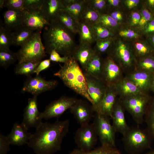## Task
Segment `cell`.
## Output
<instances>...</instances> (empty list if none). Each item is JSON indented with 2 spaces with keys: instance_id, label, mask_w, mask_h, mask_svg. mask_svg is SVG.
<instances>
[{
  "instance_id": "obj_34",
  "label": "cell",
  "mask_w": 154,
  "mask_h": 154,
  "mask_svg": "<svg viewBox=\"0 0 154 154\" xmlns=\"http://www.w3.org/2000/svg\"><path fill=\"white\" fill-rule=\"evenodd\" d=\"M100 14L89 5L86 0V4L82 13L81 20L93 25L98 22Z\"/></svg>"
},
{
  "instance_id": "obj_24",
  "label": "cell",
  "mask_w": 154,
  "mask_h": 154,
  "mask_svg": "<svg viewBox=\"0 0 154 154\" xmlns=\"http://www.w3.org/2000/svg\"><path fill=\"white\" fill-rule=\"evenodd\" d=\"M79 43L92 45L96 41V36L92 25L80 21L78 24Z\"/></svg>"
},
{
  "instance_id": "obj_8",
  "label": "cell",
  "mask_w": 154,
  "mask_h": 154,
  "mask_svg": "<svg viewBox=\"0 0 154 154\" xmlns=\"http://www.w3.org/2000/svg\"><path fill=\"white\" fill-rule=\"evenodd\" d=\"M92 123L102 145L116 147L115 133L110 117L96 113Z\"/></svg>"
},
{
  "instance_id": "obj_54",
  "label": "cell",
  "mask_w": 154,
  "mask_h": 154,
  "mask_svg": "<svg viewBox=\"0 0 154 154\" xmlns=\"http://www.w3.org/2000/svg\"><path fill=\"white\" fill-rule=\"evenodd\" d=\"M144 2L147 9L153 14L154 12V0H144Z\"/></svg>"
},
{
  "instance_id": "obj_40",
  "label": "cell",
  "mask_w": 154,
  "mask_h": 154,
  "mask_svg": "<svg viewBox=\"0 0 154 154\" xmlns=\"http://www.w3.org/2000/svg\"><path fill=\"white\" fill-rule=\"evenodd\" d=\"M96 36V41L116 36L114 32L97 23L92 25Z\"/></svg>"
},
{
  "instance_id": "obj_17",
  "label": "cell",
  "mask_w": 154,
  "mask_h": 154,
  "mask_svg": "<svg viewBox=\"0 0 154 154\" xmlns=\"http://www.w3.org/2000/svg\"><path fill=\"white\" fill-rule=\"evenodd\" d=\"M154 75L146 72L134 69L125 74V76L142 93L148 94L150 90Z\"/></svg>"
},
{
  "instance_id": "obj_28",
  "label": "cell",
  "mask_w": 154,
  "mask_h": 154,
  "mask_svg": "<svg viewBox=\"0 0 154 154\" xmlns=\"http://www.w3.org/2000/svg\"><path fill=\"white\" fill-rule=\"evenodd\" d=\"M103 60L101 56L95 53L84 70V72L97 78L101 79Z\"/></svg>"
},
{
  "instance_id": "obj_29",
  "label": "cell",
  "mask_w": 154,
  "mask_h": 154,
  "mask_svg": "<svg viewBox=\"0 0 154 154\" xmlns=\"http://www.w3.org/2000/svg\"><path fill=\"white\" fill-rule=\"evenodd\" d=\"M35 31L22 26L11 33L12 45L21 46L32 35Z\"/></svg>"
},
{
  "instance_id": "obj_45",
  "label": "cell",
  "mask_w": 154,
  "mask_h": 154,
  "mask_svg": "<svg viewBox=\"0 0 154 154\" xmlns=\"http://www.w3.org/2000/svg\"><path fill=\"white\" fill-rule=\"evenodd\" d=\"M89 5L100 14H107L106 0H87Z\"/></svg>"
},
{
  "instance_id": "obj_13",
  "label": "cell",
  "mask_w": 154,
  "mask_h": 154,
  "mask_svg": "<svg viewBox=\"0 0 154 154\" xmlns=\"http://www.w3.org/2000/svg\"><path fill=\"white\" fill-rule=\"evenodd\" d=\"M88 92L92 100L94 112L96 110L105 93L107 86L101 79L95 78L84 72Z\"/></svg>"
},
{
  "instance_id": "obj_12",
  "label": "cell",
  "mask_w": 154,
  "mask_h": 154,
  "mask_svg": "<svg viewBox=\"0 0 154 154\" xmlns=\"http://www.w3.org/2000/svg\"><path fill=\"white\" fill-rule=\"evenodd\" d=\"M120 66L112 58L107 56L103 58L101 79L107 86H114L125 76Z\"/></svg>"
},
{
  "instance_id": "obj_48",
  "label": "cell",
  "mask_w": 154,
  "mask_h": 154,
  "mask_svg": "<svg viewBox=\"0 0 154 154\" xmlns=\"http://www.w3.org/2000/svg\"><path fill=\"white\" fill-rule=\"evenodd\" d=\"M143 36L147 37L154 34V17L140 31Z\"/></svg>"
},
{
  "instance_id": "obj_15",
  "label": "cell",
  "mask_w": 154,
  "mask_h": 154,
  "mask_svg": "<svg viewBox=\"0 0 154 154\" xmlns=\"http://www.w3.org/2000/svg\"><path fill=\"white\" fill-rule=\"evenodd\" d=\"M40 114L38 108L37 96H33L28 99L21 123L28 129L31 127L36 128L42 122Z\"/></svg>"
},
{
  "instance_id": "obj_30",
  "label": "cell",
  "mask_w": 154,
  "mask_h": 154,
  "mask_svg": "<svg viewBox=\"0 0 154 154\" xmlns=\"http://www.w3.org/2000/svg\"><path fill=\"white\" fill-rule=\"evenodd\" d=\"M115 35L117 37L129 41L143 37L139 30L129 26L127 24L120 25Z\"/></svg>"
},
{
  "instance_id": "obj_31",
  "label": "cell",
  "mask_w": 154,
  "mask_h": 154,
  "mask_svg": "<svg viewBox=\"0 0 154 154\" xmlns=\"http://www.w3.org/2000/svg\"><path fill=\"white\" fill-rule=\"evenodd\" d=\"M55 20L59 22L74 35L78 33V23L67 12L61 9Z\"/></svg>"
},
{
  "instance_id": "obj_33",
  "label": "cell",
  "mask_w": 154,
  "mask_h": 154,
  "mask_svg": "<svg viewBox=\"0 0 154 154\" xmlns=\"http://www.w3.org/2000/svg\"><path fill=\"white\" fill-rule=\"evenodd\" d=\"M40 62H24L18 63L15 67V73L17 75L29 77L35 73V70Z\"/></svg>"
},
{
  "instance_id": "obj_25",
  "label": "cell",
  "mask_w": 154,
  "mask_h": 154,
  "mask_svg": "<svg viewBox=\"0 0 154 154\" xmlns=\"http://www.w3.org/2000/svg\"><path fill=\"white\" fill-rule=\"evenodd\" d=\"M114 86L118 97L119 98L142 93L135 85L125 76Z\"/></svg>"
},
{
  "instance_id": "obj_50",
  "label": "cell",
  "mask_w": 154,
  "mask_h": 154,
  "mask_svg": "<svg viewBox=\"0 0 154 154\" xmlns=\"http://www.w3.org/2000/svg\"><path fill=\"white\" fill-rule=\"evenodd\" d=\"M43 0H24L23 9H41Z\"/></svg>"
},
{
  "instance_id": "obj_57",
  "label": "cell",
  "mask_w": 154,
  "mask_h": 154,
  "mask_svg": "<svg viewBox=\"0 0 154 154\" xmlns=\"http://www.w3.org/2000/svg\"><path fill=\"white\" fill-rule=\"evenodd\" d=\"M5 1V0H0V9H2L4 7V5Z\"/></svg>"
},
{
  "instance_id": "obj_47",
  "label": "cell",
  "mask_w": 154,
  "mask_h": 154,
  "mask_svg": "<svg viewBox=\"0 0 154 154\" xmlns=\"http://www.w3.org/2000/svg\"><path fill=\"white\" fill-rule=\"evenodd\" d=\"M24 0H5L3 7L8 9L21 10L23 9Z\"/></svg>"
},
{
  "instance_id": "obj_22",
  "label": "cell",
  "mask_w": 154,
  "mask_h": 154,
  "mask_svg": "<svg viewBox=\"0 0 154 154\" xmlns=\"http://www.w3.org/2000/svg\"><path fill=\"white\" fill-rule=\"evenodd\" d=\"M62 10L68 12L78 23L81 20L86 0H62Z\"/></svg>"
},
{
  "instance_id": "obj_49",
  "label": "cell",
  "mask_w": 154,
  "mask_h": 154,
  "mask_svg": "<svg viewBox=\"0 0 154 154\" xmlns=\"http://www.w3.org/2000/svg\"><path fill=\"white\" fill-rule=\"evenodd\" d=\"M11 145L7 136L0 133V154H6L9 150Z\"/></svg>"
},
{
  "instance_id": "obj_43",
  "label": "cell",
  "mask_w": 154,
  "mask_h": 154,
  "mask_svg": "<svg viewBox=\"0 0 154 154\" xmlns=\"http://www.w3.org/2000/svg\"><path fill=\"white\" fill-rule=\"evenodd\" d=\"M109 14L120 25L127 24V12L123 8H118L108 11Z\"/></svg>"
},
{
  "instance_id": "obj_44",
  "label": "cell",
  "mask_w": 154,
  "mask_h": 154,
  "mask_svg": "<svg viewBox=\"0 0 154 154\" xmlns=\"http://www.w3.org/2000/svg\"><path fill=\"white\" fill-rule=\"evenodd\" d=\"M140 18L141 15L139 9L128 12L127 24L131 27L137 29Z\"/></svg>"
},
{
  "instance_id": "obj_52",
  "label": "cell",
  "mask_w": 154,
  "mask_h": 154,
  "mask_svg": "<svg viewBox=\"0 0 154 154\" xmlns=\"http://www.w3.org/2000/svg\"><path fill=\"white\" fill-rule=\"evenodd\" d=\"M50 61L49 59L41 61L35 70V73L36 75H39L41 71L48 68L50 65Z\"/></svg>"
},
{
  "instance_id": "obj_56",
  "label": "cell",
  "mask_w": 154,
  "mask_h": 154,
  "mask_svg": "<svg viewBox=\"0 0 154 154\" xmlns=\"http://www.w3.org/2000/svg\"><path fill=\"white\" fill-rule=\"evenodd\" d=\"M150 91H151L152 92L154 96V75L151 83Z\"/></svg>"
},
{
  "instance_id": "obj_23",
  "label": "cell",
  "mask_w": 154,
  "mask_h": 154,
  "mask_svg": "<svg viewBox=\"0 0 154 154\" xmlns=\"http://www.w3.org/2000/svg\"><path fill=\"white\" fill-rule=\"evenodd\" d=\"M129 41L137 59L154 54V50L144 37Z\"/></svg>"
},
{
  "instance_id": "obj_21",
  "label": "cell",
  "mask_w": 154,
  "mask_h": 154,
  "mask_svg": "<svg viewBox=\"0 0 154 154\" xmlns=\"http://www.w3.org/2000/svg\"><path fill=\"white\" fill-rule=\"evenodd\" d=\"M95 53L91 45L79 43L74 51L72 57L84 70Z\"/></svg>"
},
{
  "instance_id": "obj_53",
  "label": "cell",
  "mask_w": 154,
  "mask_h": 154,
  "mask_svg": "<svg viewBox=\"0 0 154 154\" xmlns=\"http://www.w3.org/2000/svg\"><path fill=\"white\" fill-rule=\"evenodd\" d=\"M106 1L107 8V13L108 11L113 9L120 8H123L122 0H106Z\"/></svg>"
},
{
  "instance_id": "obj_36",
  "label": "cell",
  "mask_w": 154,
  "mask_h": 154,
  "mask_svg": "<svg viewBox=\"0 0 154 154\" xmlns=\"http://www.w3.org/2000/svg\"><path fill=\"white\" fill-rule=\"evenodd\" d=\"M18 61L16 53L9 48L0 50V66L6 69Z\"/></svg>"
},
{
  "instance_id": "obj_42",
  "label": "cell",
  "mask_w": 154,
  "mask_h": 154,
  "mask_svg": "<svg viewBox=\"0 0 154 154\" xmlns=\"http://www.w3.org/2000/svg\"><path fill=\"white\" fill-rule=\"evenodd\" d=\"M141 18L137 29L140 31L154 17L153 14L147 8L144 2L139 9Z\"/></svg>"
},
{
  "instance_id": "obj_32",
  "label": "cell",
  "mask_w": 154,
  "mask_h": 154,
  "mask_svg": "<svg viewBox=\"0 0 154 154\" xmlns=\"http://www.w3.org/2000/svg\"><path fill=\"white\" fill-rule=\"evenodd\" d=\"M69 154H121V152L116 147L102 145L93 150L88 151L76 149Z\"/></svg>"
},
{
  "instance_id": "obj_16",
  "label": "cell",
  "mask_w": 154,
  "mask_h": 154,
  "mask_svg": "<svg viewBox=\"0 0 154 154\" xmlns=\"http://www.w3.org/2000/svg\"><path fill=\"white\" fill-rule=\"evenodd\" d=\"M70 110L80 125L89 123L94 112L92 104L80 99H78Z\"/></svg>"
},
{
  "instance_id": "obj_4",
  "label": "cell",
  "mask_w": 154,
  "mask_h": 154,
  "mask_svg": "<svg viewBox=\"0 0 154 154\" xmlns=\"http://www.w3.org/2000/svg\"><path fill=\"white\" fill-rule=\"evenodd\" d=\"M106 54L120 66L125 74L135 69L137 59L129 41L116 36Z\"/></svg>"
},
{
  "instance_id": "obj_35",
  "label": "cell",
  "mask_w": 154,
  "mask_h": 154,
  "mask_svg": "<svg viewBox=\"0 0 154 154\" xmlns=\"http://www.w3.org/2000/svg\"><path fill=\"white\" fill-rule=\"evenodd\" d=\"M135 69L154 74V54L137 59Z\"/></svg>"
},
{
  "instance_id": "obj_1",
  "label": "cell",
  "mask_w": 154,
  "mask_h": 154,
  "mask_svg": "<svg viewBox=\"0 0 154 154\" xmlns=\"http://www.w3.org/2000/svg\"><path fill=\"white\" fill-rule=\"evenodd\" d=\"M70 125L68 119H57L51 123L42 121L35 128L27 143L36 154H52L60 150Z\"/></svg>"
},
{
  "instance_id": "obj_2",
  "label": "cell",
  "mask_w": 154,
  "mask_h": 154,
  "mask_svg": "<svg viewBox=\"0 0 154 154\" xmlns=\"http://www.w3.org/2000/svg\"><path fill=\"white\" fill-rule=\"evenodd\" d=\"M44 29L43 37L46 53L50 54L55 50L64 56L72 57L78 45L74 35L56 20Z\"/></svg>"
},
{
  "instance_id": "obj_27",
  "label": "cell",
  "mask_w": 154,
  "mask_h": 154,
  "mask_svg": "<svg viewBox=\"0 0 154 154\" xmlns=\"http://www.w3.org/2000/svg\"><path fill=\"white\" fill-rule=\"evenodd\" d=\"M5 27L10 31L22 26L21 10L7 9L3 14Z\"/></svg>"
},
{
  "instance_id": "obj_55",
  "label": "cell",
  "mask_w": 154,
  "mask_h": 154,
  "mask_svg": "<svg viewBox=\"0 0 154 154\" xmlns=\"http://www.w3.org/2000/svg\"><path fill=\"white\" fill-rule=\"evenodd\" d=\"M145 38L154 50V34Z\"/></svg>"
},
{
  "instance_id": "obj_5",
  "label": "cell",
  "mask_w": 154,
  "mask_h": 154,
  "mask_svg": "<svg viewBox=\"0 0 154 154\" xmlns=\"http://www.w3.org/2000/svg\"><path fill=\"white\" fill-rule=\"evenodd\" d=\"M153 139L147 129L139 125L129 127L123 135L122 141L125 151L128 154H141L150 148Z\"/></svg>"
},
{
  "instance_id": "obj_9",
  "label": "cell",
  "mask_w": 154,
  "mask_h": 154,
  "mask_svg": "<svg viewBox=\"0 0 154 154\" xmlns=\"http://www.w3.org/2000/svg\"><path fill=\"white\" fill-rule=\"evenodd\" d=\"M21 23L22 26L35 31L42 30L50 24L41 8L22 10Z\"/></svg>"
},
{
  "instance_id": "obj_41",
  "label": "cell",
  "mask_w": 154,
  "mask_h": 154,
  "mask_svg": "<svg viewBox=\"0 0 154 154\" xmlns=\"http://www.w3.org/2000/svg\"><path fill=\"white\" fill-rule=\"evenodd\" d=\"M97 23L109 29L115 33L118 27L121 25L107 13L100 14Z\"/></svg>"
},
{
  "instance_id": "obj_39",
  "label": "cell",
  "mask_w": 154,
  "mask_h": 154,
  "mask_svg": "<svg viewBox=\"0 0 154 154\" xmlns=\"http://www.w3.org/2000/svg\"><path fill=\"white\" fill-rule=\"evenodd\" d=\"M11 33L5 26L0 27V50L9 48L12 45Z\"/></svg>"
},
{
  "instance_id": "obj_11",
  "label": "cell",
  "mask_w": 154,
  "mask_h": 154,
  "mask_svg": "<svg viewBox=\"0 0 154 154\" xmlns=\"http://www.w3.org/2000/svg\"><path fill=\"white\" fill-rule=\"evenodd\" d=\"M78 99L73 97L62 96L57 100L51 102L41 112L40 118L48 119L53 117H60L66 111L76 102Z\"/></svg>"
},
{
  "instance_id": "obj_7",
  "label": "cell",
  "mask_w": 154,
  "mask_h": 154,
  "mask_svg": "<svg viewBox=\"0 0 154 154\" xmlns=\"http://www.w3.org/2000/svg\"><path fill=\"white\" fill-rule=\"evenodd\" d=\"M119 100L125 110L131 116L138 125L144 121V116L151 99L148 94L141 93L127 97L119 98Z\"/></svg>"
},
{
  "instance_id": "obj_14",
  "label": "cell",
  "mask_w": 154,
  "mask_h": 154,
  "mask_svg": "<svg viewBox=\"0 0 154 154\" xmlns=\"http://www.w3.org/2000/svg\"><path fill=\"white\" fill-rule=\"evenodd\" d=\"M55 80H46L40 76L28 77L22 88V92H28L33 96L54 88L57 85Z\"/></svg>"
},
{
  "instance_id": "obj_51",
  "label": "cell",
  "mask_w": 154,
  "mask_h": 154,
  "mask_svg": "<svg viewBox=\"0 0 154 154\" xmlns=\"http://www.w3.org/2000/svg\"><path fill=\"white\" fill-rule=\"evenodd\" d=\"M49 54L50 56L49 59L51 61L64 64L68 61L69 58L66 56H60V54L55 50H52Z\"/></svg>"
},
{
  "instance_id": "obj_6",
  "label": "cell",
  "mask_w": 154,
  "mask_h": 154,
  "mask_svg": "<svg viewBox=\"0 0 154 154\" xmlns=\"http://www.w3.org/2000/svg\"><path fill=\"white\" fill-rule=\"evenodd\" d=\"M41 31H35L16 52L19 63L40 62L46 56L45 48L41 40Z\"/></svg>"
},
{
  "instance_id": "obj_37",
  "label": "cell",
  "mask_w": 154,
  "mask_h": 154,
  "mask_svg": "<svg viewBox=\"0 0 154 154\" xmlns=\"http://www.w3.org/2000/svg\"><path fill=\"white\" fill-rule=\"evenodd\" d=\"M146 128L154 139V97L152 98L144 116Z\"/></svg>"
},
{
  "instance_id": "obj_3",
  "label": "cell",
  "mask_w": 154,
  "mask_h": 154,
  "mask_svg": "<svg viewBox=\"0 0 154 154\" xmlns=\"http://www.w3.org/2000/svg\"><path fill=\"white\" fill-rule=\"evenodd\" d=\"M54 75L59 78L66 86L86 99L92 105L84 72L78 63L72 57Z\"/></svg>"
},
{
  "instance_id": "obj_26",
  "label": "cell",
  "mask_w": 154,
  "mask_h": 154,
  "mask_svg": "<svg viewBox=\"0 0 154 154\" xmlns=\"http://www.w3.org/2000/svg\"><path fill=\"white\" fill-rule=\"evenodd\" d=\"M62 7V0H44L41 9L50 23L56 20Z\"/></svg>"
},
{
  "instance_id": "obj_38",
  "label": "cell",
  "mask_w": 154,
  "mask_h": 154,
  "mask_svg": "<svg viewBox=\"0 0 154 154\" xmlns=\"http://www.w3.org/2000/svg\"><path fill=\"white\" fill-rule=\"evenodd\" d=\"M116 36L96 41L93 48L95 53L101 56L107 53L113 44Z\"/></svg>"
},
{
  "instance_id": "obj_18",
  "label": "cell",
  "mask_w": 154,
  "mask_h": 154,
  "mask_svg": "<svg viewBox=\"0 0 154 154\" xmlns=\"http://www.w3.org/2000/svg\"><path fill=\"white\" fill-rule=\"evenodd\" d=\"M125 111L118 97L113 107L110 118L112 121V125L116 133H119L122 135L129 127L126 121Z\"/></svg>"
},
{
  "instance_id": "obj_19",
  "label": "cell",
  "mask_w": 154,
  "mask_h": 154,
  "mask_svg": "<svg viewBox=\"0 0 154 154\" xmlns=\"http://www.w3.org/2000/svg\"><path fill=\"white\" fill-rule=\"evenodd\" d=\"M22 123H14L10 133L7 137L11 144L18 146L28 143L31 134Z\"/></svg>"
},
{
  "instance_id": "obj_20",
  "label": "cell",
  "mask_w": 154,
  "mask_h": 154,
  "mask_svg": "<svg viewBox=\"0 0 154 154\" xmlns=\"http://www.w3.org/2000/svg\"><path fill=\"white\" fill-rule=\"evenodd\" d=\"M118 96L114 86H107L104 95L95 113L111 117Z\"/></svg>"
},
{
  "instance_id": "obj_59",
  "label": "cell",
  "mask_w": 154,
  "mask_h": 154,
  "mask_svg": "<svg viewBox=\"0 0 154 154\" xmlns=\"http://www.w3.org/2000/svg\"><path fill=\"white\" fill-rule=\"evenodd\" d=\"M153 16H154V12L153 13Z\"/></svg>"
},
{
  "instance_id": "obj_46",
  "label": "cell",
  "mask_w": 154,
  "mask_h": 154,
  "mask_svg": "<svg viewBox=\"0 0 154 154\" xmlns=\"http://www.w3.org/2000/svg\"><path fill=\"white\" fill-rule=\"evenodd\" d=\"M144 0H122L123 9L127 12L131 11L139 10L141 7Z\"/></svg>"
},
{
  "instance_id": "obj_10",
  "label": "cell",
  "mask_w": 154,
  "mask_h": 154,
  "mask_svg": "<svg viewBox=\"0 0 154 154\" xmlns=\"http://www.w3.org/2000/svg\"><path fill=\"white\" fill-rule=\"evenodd\" d=\"M97 135L92 123L81 125L77 130L74 141L78 148L85 151L92 150L96 144Z\"/></svg>"
},
{
  "instance_id": "obj_58",
  "label": "cell",
  "mask_w": 154,
  "mask_h": 154,
  "mask_svg": "<svg viewBox=\"0 0 154 154\" xmlns=\"http://www.w3.org/2000/svg\"><path fill=\"white\" fill-rule=\"evenodd\" d=\"M145 154H154V149H151Z\"/></svg>"
}]
</instances>
